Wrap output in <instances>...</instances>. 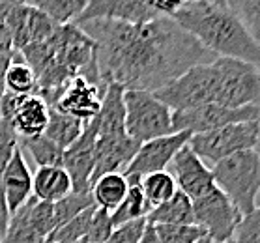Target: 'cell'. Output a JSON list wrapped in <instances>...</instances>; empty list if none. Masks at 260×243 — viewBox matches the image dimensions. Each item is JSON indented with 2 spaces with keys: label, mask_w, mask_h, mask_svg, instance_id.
I'll return each instance as SVG.
<instances>
[{
  "label": "cell",
  "mask_w": 260,
  "mask_h": 243,
  "mask_svg": "<svg viewBox=\"0 0 260 243\" xmlns=\"http://www.w3.org/2000/svg\"><path fill=\"white\" fill-rule=\"evenodd\" d=\"M95 43V65L103 84L157 92L193 65L215 60L169 15L142 24L86 21L77 24Z\"/></svg>",
  "instance_id": "6da1fadb"
},
{
  "label": "cell",
  "mask_w": 260,
  "mask_h": 243,
  "mask_svg": "<svg viewBox=\"0 0 260 243\" xmlns=\"http://www.w3.org/2000/svg\"><path fill=\"white\" fill-rule=\"evenodd\" d=\"M171 17L215 58L225 56L258 65V42L229 8L217 6L210 0L185 2Z\"/></svg>",
  "instance_id": "7a4b0ae2"
},
{
  "label": "cell",
  "mask_w": 260,
  "mask_h": 243,
  "mask_svg": "<svg viewBox=\"0 0 260 243\" xmlns=\"http://www.w3.org/2000/svg\"><path fill=\"white\" fill-rule=\"evenodd\" d=\"M213 185L236 206L242 217L258 212L260 155L243 150L212 166Z\"/></svg>",
  "instance_id": "3957f363"
},
{
  "label": "cell",
  "mask_w": 260,
  "mask_h": 243,
  "mask_svg": "<svg viewBox=\"0 0 260 243\" xmlns=\"http://www.w3.org/2000/svg\"><path fill=\"white\" fill-rule=\"evenodd\" d=\"M125 133L135 143L144 144L174 133L172 111L161 103L154 92L124 90Z\"/></svg>",
  "instance_id": "277c9868"
},
{
  "label": "cell",
  "mask_w": 260,
  "mask_h": 243,
  "mask_svg": "<svg viewBox=\"0 0 260 243\" xmlns=\"http://www.w3.org/2000/svg\"><path fill=\"white\" fill-rule=\"evenodd\" d=\"M219 73L213 62L189 67L172 83L154 92L161 103L174 111H187L201 105H210L217 99Z\"/></svg>",
  "instance_id": "5b68a950"
},
{
  "label": "cell",
  "mask_w": 260,
  "mask_h": 243,
  "mask_svg": "<svg viewBox=\"0 0 260 243\" xmlns=\"http://www.w3.org/2000/svg\"><path fill=\"white\" fill-rule=\"evenodd\" d=\"M51 45L53 62L70 73L71 79L84 77L90 83L103 84L95 65V43L83 28L73 23L58 26L51 38Z\"/></svg>",
  "instance_id": "8992f818"
},
{
  "label": "cell",
  "mask_w": 260,
  "mask_h": 243,
  "mask_svg": "<svg viewBox=\"0 0 260 243\" xmlns=\"http://www.w3.org/2000/svg\"><path fill=\"white\" fill-rule=\"evenodd\" d=\"M258 144V120L231 124L219 129L189 136V146L204 163L215 165L219 161L243 150H256Z\"/></svg>",
  "instance_id": "52a82bcc"
},
{
  "label": "cell",
  "mask_w": 260,
  "mask_h": 243,
  "mask_svg": "<svg viewBox=\"0 0 260 243\" xmlns=\"http://www.w3.org/2000/svg\"><path fill=\"white\" fill-rule=\"evenodd\" d=\"M213 64L219 73L215 105L229 109L258 105V65L236 58H225V56H217L213 60Z\"/></svg>",
  "instance_id": "ba28073f"
},
{
  "label": "cell",
  "mask_w": 260,
  "mask_h": 243,
  "mask_svg": "<svg viewBox=\"0 0 260 243\" xmlns=\"http://www.w3.org/2000/svg\"><path fill=\"white\" fill-rule=\"evenodd\" d=\"M191 202H193L195 225L201 226L213 243L232 241V236L243 217L236 206L215 185L206 195Z\"/></svg>",
  "instance_id": "9c48e42d"
},
{
  "label": "cell",
  "mask_w": 260,
  "mask_h": 243,
  "mask_svg": "<svg viewBox=\"0 0 260 243\" xmlns=\"http://www.w3.org/2000/svg\"><path fill=\"white\" fill-rule=\"evenodd\" d=\"M253 120H258V105L229 109L210 103V105H201V107L187 109V111H174L172 127H174V133L187 131L191 135H199V133L219 129L225 125L253 122Z\"/></svg>",
  "instance_id": "30bf717a"
},
{
  "label": "cell",
  "mask_w": 260,
  "mask_h": 243,
  "mask_svg": "<svg viewBox=\"0 0 260 243\" xmlns=\"http://www.w3.org/2000/svg\"><path fill=\"white\" fill-rule=\"evenodd\" d=\"M191 133L187 131H180V133H172V135L159 136L154 141L141 144L137 154L133 155L131 163L124 170V176H137L142 178L152 172H163L169 168L172 157L178 154V150L183 148L189 143Z\"/></svg>",
  "instance_id": "8fae6325"
},
{
  "label": "cell",
  "mask_w": 260,
  "mask_h": 243,
  "mask_svg": "<svg viewBox=\"0 0 260 243\" xmlns=\"http://www.w3.org/2000/svg\"><path fill=\"white\" fill-rule=\"evenodd\" d=\"M154 0H88L84 12L73 24H83L86 21H116V23L142 24L159 17Z\"/></svg>",
  "instance_id": "7c38bea8"
},
{
  "label": "cell",
  "mask_w": 260,
  "mask_h": 243,
  "mask_svg": "<svg viewBox=\"0 0 260 243\" xmlns=\"http://www.w3.org/2000/svg\"><path fill=\"white\" fill-rule=\"evenodd\" d=\"M167 172L174 178L176 189L182 191L189 200H197L213 187L212 168L185 144L172 157Z\"/></svg>",
  "instance_id": "4fadbf2b"
},
{
  "label": "cell",
  "mask_w": 260,
  "mask_h": 243,
  "mask_svg": "<svg viewBox=\"0 0 260 243\" xmlns=\"http://www.w3.org/2000/svg\"><path fill=\"white\" fill-rule=\"evenodd\" d=\"M98 138L95 120L92 118L84 125L83 133L70 148L64 150L62 166L71 180V187L75 193H90L92 170H94V150Z\"/></svg>",
  "instance_id": "5bb4252c"
},
{
  "label": "cell",
  "mask_w": 260,
  "mask_h": 243,
  "mask_svg": "<svg viewBox=\"0 0 260 243\" xmlns=\"http://www.w3.org/2000/svg\"><path fill=\"white\" fill-rule=\"evenodd\" d=\"M105 88V84H94L84 77L71 79L70 83L66 84L64 92L60 94L53 109L88 124L90 120L100 113Z\"/></svg>",
  "instance_id": "9a60e30c"
},
{
  "label": "cell",
  "mask_w": 260,
  "mask_h": 243,
  "mask_svg": "<svg viewBox=\"0 0 260 243\" xmlns=\"http://www.w3.org/2000/svg\"><path fill=\"white\" fill-rule=\"evenodd\" d=\"M0 185H2V193H4V200H6L10 215H13L19 207L24 206L32 198V170L19 144L13 146L12 155L2 168Z\"/></svg>",
  "instance_id": "2e32d148"
},
{
  "label": "cell",
  "mask_w": 260,
  "mask_h": 243,
  "mask_svg": "<svg viewBox=\"0 0 260 243\" xmlns=\"http://www.w3.org/2000/svg\"><path fill=\"white\" fill-rule=\"evenodd\" d=\"M141 144L135 143L127 135L124 136H98L94 150V170H92V182L103 176V174H124L127 165L131 163L133 155L137 154ZM92 185V184H90Z\"/></svg>",
  "instance_id": "e0dca14e"
},
{
  "label": "cell",
  "mask_w": 260,
  "mask_h": 243,
  "mask_svg": "<svg viewBox=\"0 0 260 243\" xmlns=\"http://www.w3.org/2000/svg\"><path fill=\"white\" fill-rule=\"evenodd\" d=\"M98 136H124L125 133V109L124 88L118 84H107L100 113L94 116Z\"/></svg>",
  "instance_id": "ac0fdd59"
},
{
  "label": "cell",
  "mask_w": 260,
  "mask_h": 243,
  "mask_svg": "<svg viewBox=\"0 0 260 243\" xmlns=\"http://www.w3.org/2000/svg\"><path fill=\"white\" fill-rule=\"evenodd\" d=\"M49 120V107L47 103L38 94L24 95L21 101L17 113L10 122L15 138H28V136L43 135L45 125Z\"/></svg>",
  "instance_id": "d6986e66"
},
{
  "label": "cell",
  "mask_w": 260,
  "mask_h": 243,
  "mask_svg": "<svg viewBox=\"0 0 260 243\" xmlns=\"http://www.w3.org/2000/svg\"><path fill=\"white\" fill-rule=\"evenodd\" d=\"M71 191V180L64 166H42L32 174V196L36 200L54 204Z\"/></svg>",
  "instance_id": "ffe728a7"
},
{
  "label": "cell",
  "mask_w": 260,
  "mask_h": 243,
  "mask_svg": "<svg viewBox=\"0 0 260 243\" xmlns=\"http://www.w3.org/2000/svg\"><path fill=\"white\" fill-rule=\"evenodd\" d=\"M127 189H129V185H127L124 174L114 172V174H103L95 182H92L90 195H92L95 207L111 214L122 204V200L127 195Z\"/></svg>",
  "instance_id": "44dd1931"
},
{
  "label": "cell",
  "mask_w": 260,
  "mask_h": 243,
  "mask_svg": "<svg viewBox=\"0 0 260 243\" xmlns=\"http://www.w3.org/2000/svg\"><path fill=\"white\" fill-rule=\"evenodd\" d=\"M146 223L152 226L161 225H195L193 217V202L183 195L182 191H176L171 200L161 206L150 210L146 215Z\"/></svg>",
  "instance_id": "7402d4cb"
},
{
  "label": "cell",
  "mask_w": 260,
  "mask_h": 243,
  "mask_svg": "<svg viewBox=\"0 0 260 243\" xmlns=\"http://www.w3.org/2000/svg\"><path fill=\"white\" fill-rule=\"evenodd\" d=\"M84 125L86 124L81 122V120L73 118L70 114L60 113V111H56L53 107H49V120L43 135L47 136L49 141H53L58 148L66 150L70 148L71 144L81 136Z\"/></svg>",
  "instance_id": "603a6c76"
},
{
  "label": "cell",
  "mask_w": 260,
  "mask_h": 243,
  "mask_svg": "<svg viewBox=\"0 0 260 243\" xmlns=\"http://www.w3.org/2000/svg\"><path fill=\"white\" fill-rule=\"evenodd\" d=\"M127 195L122 200L114 212H111V223L114 226H120L124 223H129V221H137V219H146L148 212H150V206L146 204L144 196H142V191L139 187V178L137 176H127Z\"/></svg>",
  "instance_id": "cb8c5ba5"
},
{
  "label": "cell",
  "mask_w": 260,
  "mask_h": 243,
  "mask_svg": "<svg viewBox=\"0 0 260 243\" xmlns=\"http://www.w3.org/2000/svg\"><path fill=\"white\" fill-rule=\"evenodd\" d=\"M139 187H141L142 196H144L146 204L150 206V210L169 202L178 191L174 178L167 170L152 172V174H146V176L139 178Z\"/></svg>",
  "instance_id": "d4e9b609"
},
{
  "label": "cell",
  "mask_w": 260,
  "mask_h": 243,
  "mask_svg": "<svg viewBox=\"0 0 260 243\" xmlns=\"http://www.w3.org/2000/svg\"><path fill=\"white\" fill-rule=\"evenodd\" d=\"M24 2L45 13L58 26L75 23L88 4V0H24Z\"/></svg>",
  "instance_id": "484cf974"
},
{
  "label": "cell",
  "mask_w": 260,
  "mask_h": 243,
  "mask_svg": "<svg viewBox=\"0 0 260 243\" xmlns=\"http://www.w3.org/2000/svg\"><path fill=\"white\" fill-rule=\"evenodd\" d=\"M49 237H45L38 230L28 217L26 204L21 206L15 214L10 217L6 226V232L0 239V243H45Z\"/></svg>",
  "instance_id": "4316f807"
},
{
  "label": "cell",
  "mask_w": 260,
  "mask_h": 243,
  "mask_svg": "<svg viewBox=\"0 0 260 243\" xmlns=\"http://www.w3.org/2000/svg\"><path fill=\"white\" fill-rule=\"evenodd\" d=\"M21 150H26L38 168L42 166H62L64 150L58 148L53 141H49L45 135H36L28 138H17Z\"/></svg>",
  "instance_id": "83f0119b"
},
{
  "label": "cell",
  "mask_w": 260,
  "mask_h": 243,
  "mask_svg": "<svg viewBox=\"0 0 260 243\" xmlns=\"http://www.w3.org/2000/svg\"><path fill=\"white\" fill-rule=\"evenodd\" d=\"M6 92L19 95H32L38 92V83H36L34 72L24 64L23 56L17 51H15L13 62L6 75Z\"/></svg>",
  "instance_id": "f1b7e54d"
},
{
  "label": "cell",
  "mask_w": 260,
  "mask_h": 243,
  "mask_svg": "<svg viewBox=\"0 0 260 243\" xmlns=\"http://www.w3.org/2000/svg\"><path fill=\"white\" fill-rule=\"evenodd\" d=\"M94 206L92 195L90 193H75L71 191L70 195H66L64 198H60L53 204V221L54 228L66 225L68 221L73 217H77L79 214H83L84 210Z\"/></svg>",
  "instance_id": "f546056e"
},
{
  "label": "cell",
  "mask_w": 260,
  "mask_h": 243,
  "mask_svg": "<svg viewBox=\"0 0 260 243\" xmlns=\"http://www.w3.org/2000/svg\"><path fill=\"white\" fill-rule=\"evenodd\" d=\"M154 228L159 243H213L197 225H161Z\"/></svg>",
  "instance_id": "4dcf8cb0"
},
{
  "label": "cell",
  "mask_w": 260,
  "mask_h": 243,
  "mask_svg": "<svg viewBox=\"0 0 260 243\" xmlns=\"http://www.w3.org/2000/svg\"><path fill=\"white\" fill-rule=\"evenodd\" d=\"M94 210L95 206L88 207V210H84L83 214H79L77 217L68 221L66 225L54 228L53 234L49 236V239L53 243H81L83 237L86 236V232H88V225L92 215H94Z\"/></svg>",
  "instance_id": "1f68e13d"
},
{
  "label": "cell",
  "mask_w": 260,
  "mask_h": 243,
  "mask_svg": "<svg viewBox=\"0 0 260 243\" xmlns=\"http://www.w3.org/2000/svg\"><path fill=\"white\" fill-rule=\"evenodd\" d=\"M56 28H58V24L53 23L45 13L28 6V13H26V45L47 42L54 36Z\"/></svg>",
  "instance_id": "d6a6232c"
},
{
  "label": "cell",
  "mask_w": 260,
  "mask_h": 243,
  "mask_svg": "<svg viewBox=\"0 0 260 243\" xmlns=\"http://www.w3.org/2000/svg\"><path fill=\"white\" fill-rule=\"evenodd\" d=\"M226 8L231 10L247 32L258 42L260 40V0H229Z\"/></svg>",
  "instance_id": "836d02e7"
},
{
  "label": "cell",
  "mask_w": 260,
  "mask_h": 243,
  "mask_svg": "<svg viewBox=\"0 0 260 243\" xmlns=\"http://www.w3.org/2000/svg\"><path fill=\"white\" fill-rule=\"evenodd\" d=\"M111 232H113L111 214L105 212V210L95 207L94 215H92V219H90L88 232H86V236L83 237L81 243H107Z\"/></svg>",
  "instance_id": "e575fe53"
},
{
  "label": "cell",
  "mask_w": 260,
  "mask_h": 243,
  "mask_svg": "<svg viewBox=\"0 0 260 243\" xmlns=\"http://www.w3.org/2000/svg\"><path fill=\"white\" fill-rule=\"evenodd\" d=\"M146 228V219H137L114 226L107 243H139L142 232Z\"/></svg>",
  "instance_id": "d590c367"
},
{
  "label": "cell",
  "mask_w": 260,
  "mask_h": 243,
  "mask_svg": "<svg viewBox=\"0 0 260 243\" xmlns=\"http://www.w3.org/2000/svg\"><path fill=\"white\" fill-rule=\"evenodd\" d=\"M232 243H260V214L247 215L240 221L234 236H232Z\"/></svg>",
  "instance_id": "8d00e7d4"
},
{
  "label": "cell",
  "mask_w": 260,
  "mask_h": 243,
  "mask_svg": "<svg viewBox=\"0 0 260 243\" xmlns=\"http://www.w3.org/2000/svg\"><path fill=\"white\" fill-rule=\"evenodd\" d=\"M13 56H15V51L8 54H0V97L6 94V75L13 62Z\"/></svg>",
  "instance_id": "74e56055"
},
{
  "label": "cell",
  "mask_w": 260,
  "mask_h": 243,
  "mask_svg": "<svg viewBox=\"0 0 260 243\" xmlns=\"http://www.w3.org/2000/svg\"><path fill=\"white\" fill-rule=\"evenodd\" d=\"M13 53V42H12V34L8 30L6 23L0 21V54H8Z\"/></svg>",
  "instance_id": "f35d334b"
},
{
  "label": "cell",
  "mask_w": 260,
  "mask_h": 243,
  "mask_svg": "<svg viewBox=\"0 0 260 243\" xmlns=\"http://www.w3.org/2000/svg\"><path fill=\"white\" fill-rule=\"evenodd\" d=\"M19 4H24V0H0V21H4L6 15Z\"/></svg>",
  "instance_id": "ab89813d"
},
{
  "label": "cell",
  "mask_w": 260,
  "mask_h": 243,
  "mask_svg": "<svg viewBox=\"0 0 260 243\" xmlns=\"http://www.w3.org/2000/svg\"><path fill=\"white\" fill-rule=\"evenodd\" d=\"M139 243H159V237H157V234H155L154 226L146 223V228H144V232H142Z\"/></svg>",
  "instance_id": "60d3db41"
},
{
  "label": "cell",
  "mask_w": 260,
  "mask_h": 243,
  "mask_svg": "<svg viewBox=\"0 0 260 243\" xmlns=\"http://www.w3.org/2000/svg\"><path fill=\"white\" fill-rule=\"evenodd\" d=\"M210 2H213V4H217V6H225L229 4V0H210Z\"/></svg>",
  "instance_id": "b9f144b4"
},
{
  "label": "cell",
  "mask_w": 260,
  "mask_h": 243,
  "mask_svg": "<svg viewBox=\"0 0 260 243\" xmlns=\"http://www.w3.org/2000/svg\"><path fill=\"white\" fill-rule=\"evenodd\" d=\"M185 2H201V0H183V4H185Z\"/></svg>",
  "instance_id": "7bdbcfd3"
},
{
  "label": "cell",
  "mask_w": 260,
  "mask_h": 243,
  "mask_svg": "<svg viewBox=\"0 0 260 243\" xmlns=\"http://www.w3.org/2000/svg\"><path fill=\"white\" fill-rule=\"evenodd\" d=\"M45 243H53V241H51V239H47V241H45Z\"/></svg>",
  "instance_id": "ee69618b"
},
{
  "label": "cell",
  "mask_w": 260,
  "mask_h": 243,
  "mask_svg": "<svg viewBox=\"0 0 260 243\" xmlns=\"http://www.w3.org/2000/svg\"><path fill=\"white\" fill-rule=\"evenodd\" d=\"M226 243H232V241H226Z\"/></svg>",
  "instance_id": "f6af8a7d"
}]
</instances>
